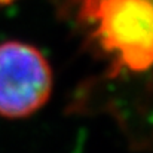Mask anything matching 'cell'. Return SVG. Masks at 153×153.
<instances>
[{"mask_svg":"<svg viewBox=\"0 0 153 153\" xmlns=\"http://www.w3.org/2000/svg\"><path fill=\"white\" fill-rule=\"evenodd\" d=\"M76 18L114 61L116 71H147L153 52L152 0H67Z\"/></svg>","mask_w":153,"mask_h":153,"instance_id":"6da1fadb","label":"cell"},{"mask_svg":"<svg viewBox=\"0 0 153 153\" xmlns=\"http://www.w3.org/2000/svg\"><path fill=\"white\" fill-rule=\"evenodd\" d=\"M53 70L39 48L19 42L0 43V116L25 119L49 101Z\"/></svg>","mask_w":153,"mask_h":153,"instance_id":"7a4b0ae2","label":"cell"},{"mask_svg":"<svg viewBox=\"0 0 153 153\" xmlns=\"http://www.w3.org/2000/svg\"><path fill=\"white\" fill-rule=\"evenodd\" d=\"M15 0H0V4H7V3H12Z\"/></svg>","mask_w":153,"mask_h":153,"instance_id":"3957f363","label":"cell"}]
</instances>
